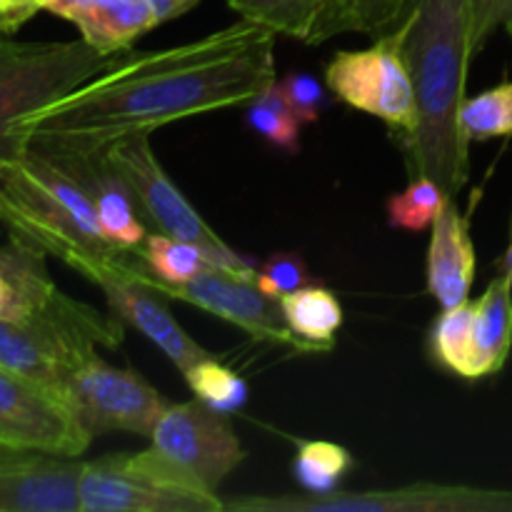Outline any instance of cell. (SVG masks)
<instances>
[{"mask_svg":"<svg viewBox=\"0 0 512 512\" xmlns=\"http://www.w3.org/2000/svg\"><path fill=\"white\" fill-rule=\"evenodd\" d=\"M80 512H218L223 503L163 488L120 463L118 455L80 463Z\"/></svg>","mask_w":512,"mask_h":512,"instance_id":"14","label":"cell"},{"mask_svg":"<svg viewBox=\"0 0 512 512\" xmlns=\"http://www.w3.org/2000/svg\"><path fill=\"white\" fill-rule=\"evenodd\" d=\"M278 33L240 18L165 50L133 53L70 93L10 125L15 150L28 138L108 143L168 123L245 105L278 80Z\"/></svg>","mask_w":512,"mask_h":512,"instance_id":"1","label":"cell"},{"mask_svg":"<svg viewBox=\"0 0 512 512\" xmlns=\"http://www.w3.org/2000/svg\"><path fill=\"white\" fill-rule=\"evenodd\" d=\"M283 315L288 328L308 345L313 353L333 350L335 335L343 328V305L330 293L328 288L318 283H310L305 288L295 290L280 298Z\"/></svg>","mask_w":512,"mask_h":512,"instance_id":"20","label":"cell"},{"mask_svg":"<svg viewBox=\"0 0 512 512\" xmlns=\"http://www.w3.org/2000/svg\"><path fill=\"white\" fill-rule=\"evenodd\" d=\"M450 195L428 175H415L408 188L390 195L385 203L390 228L405 230V233H425L435 225L445 205L450 203Z\"/></svg>","mask_w":512,"mask_h":512,"instance_id":"25","label":"cell"},{"mask_svg":"<svg viewBox=\"0 0 512 512\" xmlns=\"http://www.w3.org/2000/svg\"><path fill=\"white\" fill-rule=\"evenodd\" d=\"M325 3L328 0H228L240 18L253 20L278 35H288L303 43H308Z\"/></svg>","mask_w":512,"mask_h":512,"instance_id":"24","label":"cell"},{"mask_svg":"<svg viewBox=\"0 0 512 512\" xmlns=\"http://www.w3.org/2000/svg\"><path fill=\"white\" fill-rule=\"evenodd\" d=\"M512 20V0H480L473 13V50L480 53L490 35Z\"/></svg>","mask_w":512,"mask_h":512,"instance_id":"32","label":"cell"},{"mask_svg":"<svg viewBox=\"0 0 512 512\" xmlns=\"http://www.w3.org/2000/svg\"><path fill=\"white\" fill-rule=\"evenodd\" d=\"M415 90V128L405 138L418 175L433 178L450 198L470 175V140L460 130L473 60L470 0H410L398 20Z\"/></svg>","mask_w":512,"mask_h":512,"instance_id":"2","label":"cell"},{"mask_svg":"<svg viewBox=\"0 0 512 512\" xmlns=\"http://www.w3.org/2000/svg\"><path fill=\"white\" fill-rule=\"evenodd\" d=\"M0 223L13 243L58 258L90 283L140 253L115 245L83 185L30 145L0 158Z\"/></svg>","mask_w":512,"mask_h":512,"instance_id":"3","label":"cell"},{"mask_svg":"<svg viewBox=\"0 0 512 512\" xmlns=\"http://www.w3.org/2000/svg\"><path fill=\"white\" fill-rule=\"evenodd\" d=\"M500 273L510 275V280H512V223H510V243H508V250H505L503 260H500Z\"/></svg>","mask_w":512,"mask_h":512,"instance_id":"36","label":"cell"},{"mask_svg":"<svg viewBox=\"0 0 512 512\" xmlns=\"http://www.w3.org/2000/svg\"><path fill=\"white\" fill-rule=\"evenodd\" d=\"M3 30L0 33H13L20 25L28 23L38 10H43V0H3Z\"/></svg>","mask_w":512,"mask_h":512,"instance_id":"33","label":"cell"},{"mask_svg":"<svg viewBox=\"0 0 512 512\" xmlns=\"http://www.w3.org/2000/svg\"><path fill=\"white\" fill-rule=\"evenodd\" d=\"M410 0H328L320 10L308 45L325 43L343 33L385 35L403 18Z\"/></svg>","mask_w":512,"mask_h":512,"instance_id":"21","label":"cell"},{"mask_svg":"<svg viewBox=\"0 0 512 512\" xmlns=\"http://www.w3.org/2000/svg\"><path fill=\"white\" fill-rule=\"evenodd\" d=\"M3 15H5V8H3V0H0V30H3Z\"/></svg>","mask_w":512,"mask_h":512,"instance_id":"37","label":"cell"},{"mask_svg":"<svg viewBox=\"0 0 512 512\" xmlns=\"http://www.w3.org/2000/svg\"><path fill=\"white\" fill-rule=\"evenodd\" d=\"M278 88L283 93L285 103L295 113V118L300 120V125L318 123L325 103H328V93H325V85L315 75L293 70L283 80H278Z\"/></svg>","mask_w":512,"mask_h":512,"instance_id":"31","label":"cell"},{"mask_svg":"<svg viewBox=\"0 0 512 512\" xmlns=\"http://www.w3.org/2000/svg\"><path fill=\"white\" fill-rule=\"evenodd\" d=\"M73 25L88 45L103 53H118L153 30L158 20L145 0H98Z\"/></svg>","mask_w":512,"mask_h":512,"instance_id":"19","label":"cell"},{"mask_svg":"<svg viewBox=\"0 0 512 512\" xmlns=\"http://www.w3.org/2000/svg\"><path fill=\"white\" fill-rule=\"evenodd\" d=\"M350 468H353V455L343 445L325 443V440L300 443L293 460V475L305 495L335 493Z\"/></svg>","mask_w":512,"mask_h":512,"instance_id":"26","label":"cell"},{"mask_svg":"<svg viewBox=\"0 0 512 512\" xmlns=\"http://www.w3.org/2000/svg\"><path fill=\"white\" fill-rule=\"evenodd\" d=\"M225 510L243 512H512V490L473 485L413 483L393 490L330 495H285V498H238Z\"/></svg>","mask_w":512,"mask_h":512,"instance_id":"9","label":"cell"},{"mask_svg":"<svg viewBox=\"0 0 512 512\" xmlns=\"http://www.w3.org/2000/svg\"><path fill=\"white\" fill-rule=\"evenodd\" d=\"M148 283L168 300H183L220 320H228L235 328L245 330L250 338L263 343L285 345L295 353H313L293 330L288 328L283 305L278 298L265 293L255 280V273H235L225 268H208L193 280L180 285L163 283L148 270Z\"/></svg>","mask_w":512,"mask_h":512,"instance_id":"11","label":"cell"},{"mask_svg":"<svg viewBox=\"0 0 512 512\" xmlns=\"http://www.w3.org/2000/svg\"><path fill=\"white\" fill-rule=\"evenodd\" d=\"M78 458L0 450V512H80Z\"/></svg>","mask_w":512,"mask_h":512,"instance_id":"15","label":"cell"},{"mask_svg":"<svg viewBox=\"0 0 512 512\" xmlns=\"http://www.w3.org/2000/svg\"><path fill=\"white\" fill-rule=\"evenodd\" d=\"M65 293L50 278L45 255L23 245H0V320H35L63 303Z\"/></svg>","mask_w":512,"mask_h":512,"instance_id":"17","label":"cell"},{"mask_svg":"<svg viewBox=\"0 0 512 512\" xmlns=\"http://www.w3.org/2000/svg\"><path fill=\"white\" fill-rule=\"evenodd\" d=\"M255 280L265 293L280 300L283 295L313 283V275L298 253H273L255 270Z\"/></svg>","mask_w":512,"mask_h":512,"instance_id":"30","label":"cell"},{"mask_svg":"<svg viewBox=\"0 0 512 512\" xmlns=\"http://www.w3.org/2000/svg\"><path fill=\"white\" fill-rule=\"evenodd\" d=\"M145 3L150 5V10H153L155 20H158L160 25L168 23V20L173 18H180V15L188 13L190 8H195L200 0H145Z\"/></svg>","mask_w":512,"mask_h":512,"instance_id":"35","label":"cell"},{"mask_svg":"<svg viewBox=\"0 0 512 512\" xmlns=\"http://www.w3.org/2000/svg\"><path fill=\"white\" fill-rule=\"evenodd\" d=\"M0 450H3V448H0ZM8 450H10V448H8Z\"/></svg>","mask_w":512,"mask_h":512,"instance_id":"40","label":"cell"},{"mask_svg":"<svg viewBox=\"0 0 512 512\" xmlns=\"http://www.w3.org/2000/svg\"><path fill=\"white\" fill-rule=\"evenodd\" d=\"M512 348V280L498 273L485 293L473 300V370L475 380L500 373Z\"/></svg>","mask_w":512,"mask_h":512,"instance_id":"18","label":"cell"},{"mask_svg":"<svg viewBox=\"0 0 512 512\" xmlns=\"http://www.w3.org/2000/svg\"><path fill=\"white\" fill-rule=\"evenodd\" d=\"M118 458L163 488L223 503L218 488L243 463L245 450L228 415L193 398L168 405L150 433L148 450L118 453Z\"/></svg>","mask_w":512,"mask_h":512,"instance_id":"4","label":"cell"},{"mask_svg":"<svg viewBox=\"0 0 512 512\" xmlns=\"http://www.w3.org/2000/svg\"><path fill=\"white\" fill-rule=\"evenodd\" d=\"M135 50L103 53L80 40L15 43L0 40V158L15 153L10 125L50 100L125 63Z\"/></svg>","mask_w":512,"mask_h":512,"instance_id":"5","label":"cell"},{"mask_svg":"<svg viewBox=\"0 0 512 512\" xmlns=\"http://www.w3.org/2000/svg\"><path fill=\"white\" fill-rule=\"evenodd\" d=\"M63 390L90 438L108 433L150 438L170 405L143 375L115 368L100 358L98 350H90L70 365Z\"/></svg>","mask_w":512,"mask_h":512,"instance_id":"7","label":"cell"},{"mask_svg":"<svg viewBox=\"0 0 512 512\" xmlns=\"http://www.w3.org/2000/svg\"><path fill=\"white\" fill-rule=\"evenodd\" d=\"M505 30H508V33L512 35V20H510V23H508V25H505Z\"/></svg>","mask_w":512,"mask_h":512,"instance_id":"39","label":"cell"},{"mask_svg":"<svg viewBox=\"0 0 512 512\" xmlns=\"http://www.w3.org/2000/svg\"><path fill=\"white\" fill-rule=\"evenodd\" d=\"M183 378L188 383L190 393L200 403L208 405V408L218 410V413H238L248 403V385H245V380L235 370L218 363L213 355L195 363L190 370H185Z\"/></svg>","mask_w":512,"mask_h":512,"instance_id":"29","label":"cell"},{"mask_svg":"<svg viewBox=\"0 0 512 512\" xmlns=\"http://www.w3.org/2000/svg\"><path fill=\"white\" fill-rule=\"evenodd\" d=\"M90 443L68 395L0 365V448L80 458Z\"/></svg>","mask_w":512,"mask_h":512,"instance_id":"10","label":"cell"},{"mask_svg":"<svg viewBox=\"0 0 512 512\" xmlns=\"http://www.w3.org/2000/svg\"><path fill=\"white\" fill-rule=\"evenodd\" d=\"M148 263L143 258V250L120 263L110 265L108 270L95 278L93 285L103 290L108 300L110 313L125 325L138 330L140 335L150 340L160 353L180 370L193 368L200 360L210 358L213 353L195 343L183 325L173 318V313L165 305V295H160L148 283Z\"/></svg>","mask_w":512,"mask_h":512,"instance_id":"12","label":"cell"},{"mask_svg":"<svg viewBox=\"0 0 512 512\" xmlns=\"http://www.w3.org/2000/svg\"><path fill=\"white\" fill-rule=\"evenodd\" d=\"M428 293L440 308H453L470 298L475 280V245L470 223L460 213L455 198L445 205L430 228L428 245Z\"/></svg>","mask_w":512,"mask_h":512,"instance_id":"16","label":"cell"},{"mask_svg":"<svg viewBox=\"0 0 512 512\" xmlns=\"http://www.w3.org/2000/svg\"><path fill=\"white\" fill-rule=\"evenodd\" d=\"M245 123L250 125L253 133H258L260 138H265L283 153L293 155L300 150V120L285 103L278 80L250 100L248 110H245Z\"/></svg>","mask_w":512,"mask_h":512,"instance_id":"28","label":"cell"},{"mask_svg":"<svg viewBox=\"0 0 512 512\" xmlns=\"http://www.w3.org/2000/svg\"><path fill=\"white\" fill-rule=\"evenodd\" d=\"M325 85L350 108L383 120L408 138L415 128V90L395 25L370 48L340 50L325 68Z\"/></svg>","mask_w":512,"mask_h":512,"instance_id":"8","label":"cell"},{"mask_svg":"<svg viewBox=\"0 0 512 512\" xmlns=\"http://www.w3.org/2000/svg\"><path fill=\"white\" fill-rule=\"evenodd\" d=\"M430 353L435 363L458 378L475 380L473 370V303L443 308L430 328Z\"/></svg>","mask_w":512,"mask_h":512,"instance_id":"22","label":"cell"},{"mask_svg":"<svg viewBox=\"0 0 512 512\" xmlns=\"http://www.w3.org/2000/svg\"><path fill=\"white\" fill-rule=\"evenodd\" d=\"M470 3H473V13H475V8H478V5H480V0H470Z\"/></svg>","mask_w":512,"mask_h":512,"instance_id":"38","label":"cell"},{"mask_svg":"<svg viewBox=\"0 0 512 512\" xmlns=\"http://www.w3.org/2000/svg\"><path fill=\"white\" fill-rule=\"evenodd\" d=\"M20 145L40 150L50 160L68 170L75 180L90 195L98 213L103 233L115 245L128 250H143L148 240V225L140 218L135 200L128 185L120 175L110 168L103 148L98 143H80V140H58V138H28Z\"/></svg>","mask_w":512,"mask_h":512,"instance_id":"13","label":"cell"},{"mask_svg":"<svg viewBox=\"0 0 512 512\" xmlns=\"http://www.w3.org/2000/svg\"><path fill=\"white\" fill-rule=\"evenodd\" d=\"M460 130L470 143L512 138V80L465 98L460 108Z\"/></svg>","mask_w":512,"mask_h":512,"instance_id":"27","label":"cell"},{"mask_svg":"<svg viewBox=\"0 0 512 512\" xmlns=\"http://www.w3.org/2000/svg\"><path fill=\"white\" fill-rule=\"evenodd\" d=\"M143 258L153 275L163 283L180 285L193 280L208 268H220L218 260L200 245L188 240L170 238L163 233H150L143 245Z\"/></svg>","mask_w":512,"mask_h":512,"instance_id":"23","label":"cell"},{"mask_svg":"<svg viewBox=\"0 0 512 512\" xmlns=\"http://www.w3.org/2000/svg\"><path fill=\"white\" fill-rule=\"evenodd\" d=\"M108 158L110 168L120 175L128 185L135 200L140 218L155 233L170 235V238L188 240L208 250L220 268L235 270V273H255L258 268L248 263L238 250L230 248L203 218L198 210L188 203L178 185L170 180L163 165L158 163L150 143V133H133L123 138L98 143Z\"/></svg>","mask_w":512,"mask_h":512,"instance_id":"6","label":"cell"},{"mask_svg":"<svg viewBox=\"0 0 512 512\" xmlns=\"http://www.w3.org/2000/svg\"><path fill=\"white\" fill-rule=\"evenodd\" d=\"M95 3H98V0H43V10L68 20V23H75L78 15H83L85 10L93 8Z\"/></svg>","mask_w":512,"mask_h":512,"instance_id":"34","label":"cell"}]
</instances>
